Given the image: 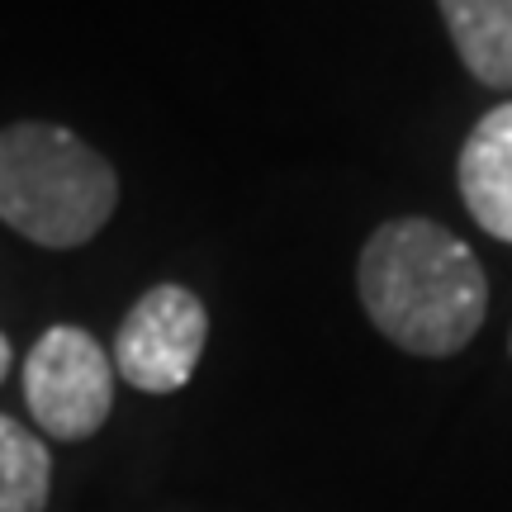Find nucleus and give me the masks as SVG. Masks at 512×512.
<instances>
[{
    "label": "nucleus",
    "mask_w": 512,
    "mask_h": 512,
    "mask_svg": "<svg viewBox=\"0 0 512 512\" xmlns=\"http://www.w3.org/2000/svg\"><path fill=\"white\" fill-rule=\"evenodd\" d=\"M465 72L489 91H512V0H437Z\"/></svg>",
    "instance_id": "423d86ee"
},
{
    "label": "nucleus",
    "mask_w": 512,
    "mask_h": 512,
    "mask_svg": "<svg viewBox=\"0 0 512 512\" xmlns=\"http://www.w3.org/2000/svg\"><path fill=\"white\" fill-rule=\"evenodd\" d=\"M24 403L53 441L95 437L114 408V361L86 328L57 323L24 361Z\"/></svg>",
    "instance_id": "7ed1b4c3"
},
{
    "label": "nucleus",
    "mask_w": 512,
    "mask_h": 512,
    "mask_svg": "<svg viewBox=\"0 0 512 512\" xmlns=\"http://www.w3.org/2000/svg\"><path fill=\"white\" fill-rule=\"evenodd\" d=\"M10 375V342H5V332H0V380Z\"/></svg>",
    "instance_id": "6e6552de"
},
{
    "label": "nucleus",
    "mask_w": 512,
    "mask_h": 512,
    "mask_svg": "<svg viewBox=\"0 0 512 512\" xmlns=\"http://www.w3.org/2000/svg\"><path fill=\"white\" fill-rule=\"evenodd\" d=\"M53 494V456L43 437L0 413V512H43Z\"/></svg>",
    "instance_id": "0eeeda50"
},
{
    "label": "nucleus",
    "mask_w": 512,
    "mask_h": 512,
    "mask_svg": "<svg viewBox=\"0 0 512 512\" xmlns=\"http://www.w3.org/2000/svg\"><path fill=\"white\" fill-rule=\"evenodd\" d=\"M209 342V313L185 285H152L124 313L114 337V370L143 394H176L190 384Z\"/></svg>",
    "instance_id": "20e7f679"
},
{
    "label": "nucleus",
    "mask_w": 512,
    "mask_h": 512,
    "mask_svg": "<svg viewBox=\"0 0 512 512\" xmlns=\"http://www.w3.org/2000/svg\"><path fill=\"white\" fill-rule=\"evenodd\" d=\"M460 200L498 242H512V100L470 128L460 147Z\"/></svg>",
    "instance_id": "39448f33"
},
{
    "label": "nucleus",
    "mask_w": 512,
    "mask_h": 512,
    "mask_svg": "<svg viewBox=\"0 0 512 512\" xmlns=\"http://www.w3.org/2000/svg\"><path fill=\"white\" fill-rule=\"evenodd\" d=\"M114 204V166L72 128L38 119L0 128V223L19 238L53 252L81 247L110 223Z\"/></svg>",
    "instance_id": "f03ea898"
},
{
    "label": "nucleus",
    "mask_w": 512,
    "mask_h": 512,
    "mask_svg": "<svg viewBox=\"0 0 512 512\" xmlns=\"http://www.w3.org/2000/svg\"><path fill=\"white\" fill-rule=\"evenodd\" d=\"M356 294L394 347L432 361L470 347L489 313L479 256L432 219H394L375 228L356 261Z\"/></svg>",
    "instance_id": "f257e3e1"
}]
</instances>
